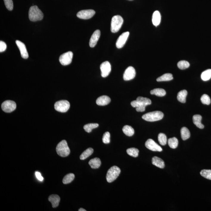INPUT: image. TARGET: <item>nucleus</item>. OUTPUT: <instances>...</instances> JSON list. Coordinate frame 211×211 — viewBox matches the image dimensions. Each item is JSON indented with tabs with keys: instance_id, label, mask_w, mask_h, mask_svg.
I'll return each mask as SVG.
<instances>
[{
	"instance_id": "obj_36",
	"label": "nucleus",
	"mask_w": 211,
	"mask_h": 211,
	"mask_svg": "<svg viewBox=\"0 0 211 211\" xmlns=\"http://www.w3.org/2000/svg\"><path fill=\"white\" fill-rule=\"evenodd\" d=\"M201 100L202 103L204 105H209L211 103L210 97L207 94H204L202 95L201 98Z\"/></svg>"
},
{
	"instance_id": "obj_34",
	"label": "nucleus",
	"mask_w": 211,
	"mask_h": 211,
	"mask_svg": "<svg viewBox=\"0 0 211 211\" xmlns=\"http://www.w3.org/2000/svg\"><path fill=\"white\" fill-rule=\"evenodd\" d=\"M158 140L159 144L162 145H165L167 144V138L166 136L162 133H160L158 136Z\"/></svg>"
},
{
	"instance_id": "obj_14",
	"label": "nucleus",
	"mask_w": 211,
	"mask_h": 211,
	"mask_svg": "<svg viewBox=\"0 0 211 211\" xmlns=\"http://www.w3.org/2000/svg\"><path fill=\"white\" fill-rule=\"evenodd\" d=\"M129 32H123L118 38L116 43L117 47L118 49L122 48L124 46L129 36Z\"/></svg>"
},
{
	"instance_id": "obj_18",
	"label": "nucleus",
	"mask_w": 211,
	"mask_h": 211,
	"mask_svg": "<svg viewBox=\"0 0 211 211\" xmlns=\"http://www.w3.org/2000/svg\"><path fill=\"white\" fill-rule=\"evenodd\" d=\"M48 200L52 204L53 208H55L58 207L60 201V198L57 195L53 194L49 197Z\"/></svg>"
},
{
	"instance_id": "obj_24",
	"label": "nucleus",
	"mask_w": 211,
	"mask_h": 211,
	"mask_svg": "<svg viewBox=\"0 0 211 211\" xmlns=\"http://www.w3.org/2000/svg\"><path fill=\"white\" fill-rule=\"evenodd\" d=\"M122 131L125 135L128 136H131L134 135V129L131 126L125 125L123 128Z\"/></svg>"
},
{
	"instance_id": "obj_21",
	"label": "nucleus",
	"mask_w": 211,
	"mask_h": 211,
	"mask_svg": "<svg viewBox=\"0 0 211 211\" xmlns=\"http://www.w3.org/2000/svg\"><path fill=\"white\" fill-rule=\"evenodd\" d=\"M152 164L153 165L158 167L161 169H163L165 167V163L164 161L161 158L157 156H154L152 158Z\"/></svg>"
},
{
	"instance_id": "obj_3",
	"label": "nucleus",
	"mask_w": 211,
	"mask_h": 211,
	"mask_svg": "<svg viewBox=\"0 0 211 211\" xmlns=\"http://www.w3.org/2000/svg\"><path fill=\"white\" fill-rule=\"evenodd\" d=\"M164 114L160 111H154L147 113L143 115L142 118L148 122H154L161 120L164 117Z\"/></svg>"
},
{
	"instance_id": "obj_29",
	"label": "nucleus",
	"mask_w": 211,
	"mask_h": 211,
	"mask_svg": "<svg viewBox=\"0 0 211 211\" xmlns=\"http://www.w3.org/2000/svg\"><path fill=\"white\" fill-rule=\"evenodd\" d=\"M168 145L172 149H176L178 145V140L176 137L170 138L168 141Z\"/></svg>"
},
{
	"instance_id": "obj_15",
	"label": "nucleus",
	"mask_w": 211,
	"mask_h": 211,
	"mask_svg": "<svg viewBox=\"0 0 211 211\" xmlns=\"http://www.w3.org/2000/svg\"><path fill=\"white\" fill-rule=\"evenodd\" d=\"M16 44L20 50L21 56L22 58L24 59L28 58L29 55L24 44L23 42L19 41H16Z\"/></svg>"
},
{
	"instance_id": "obj_27",
	"label": "nucleus",
	"mask_w": 211,
	"mask_h": 211,
	"mask_svg": "<svg viewBox=\"0 0 211 211\" xmlns=\"http://www.w3.org/2000/svg\"><path fill=\"white\" fill-rule=\"evenodd\" d=\"M93 152L94 149L92 148H88L80 155V159H81V160H84V159H86V158L91 156Z\"/></svg>"
},
{
	"instance_id": "obj_23",
	"label": "nucleus",
	"mask_w": 211,
	"mask_h": 211,
	"mask_svg": "<svg viewBox=\"0 0 211 211\" xmlns=\"http://www.w3.org/2000/svg\"><path fill=\"white\" fill-rule=\"evenodd\" d=\"M187 94V91L186 90H182L178 93L177 95V99L180 102L184 103L186 101V97Z\"/></svg>"
},
{
	"instance_id": "obj_42",
	"label": "nucleus",
	"mask_w": 211,
	"mask_h": 211,
	"mask_svg": "<svg viewBox=\"0 0 211 211\" xmlns=\"http://www.w3.org/2000/svg\"><path fill=\"white\" fill-rule=\"evenodd\" d=\"M145 106H141L136 108V110L138 112H143L145 111Z\"/></svg>"
},
{
	"instance_id": "obj_43",
	"label": "nucleus",
	"mask_w": 211,
	"mask_h": 211,
	"mask_svg": "<svg viewBox=\"0 0 211 211\" xmlns=\"http://www.w3.org/2000/svg\"><path fill=\"white\" fill-rule=\"evenodd\" d=\"M79 211H86V210L83 209V208H81L79 210Z\"/></svg>"
},
{
	"instance_id": "obj_32",
	"label": "nucleus",
	"mask_w": 211,
	"mask_h": 211,
	"mask_svg": "<svg viewBox=\"0 0 211 211\" xmlns=\"http://www.w3.org/2000/svg\"><path fill=\"white\" fill-rule=\"evenodd\" d=\"M201 78L203 81H207L210 80L211 78V69L205 70L201 75Z\"/></svg>"
},
{
	"instance_id": "obj_17",
	"label": "nucleus",
	"mask_w": 211,
	"mask_h": 211,
	"mask_svg": "<svg viewBox=\"0 0 211 211\" xmlns=\"http://www.w3.org/2000/svg\"><path fill=\"white\" fill-rule=\"evenodd\" d=\"M111 102V99L106 95H103L98 98L96 100V103L99 106L108 105Z\"/></svg>"
},
{
	"instance_id": "obj_13",
	"label": "nucleus",
	"mask_w": 211,
	"mask_h": 211,
	"mask_svg": "<svg viewBox=\"0 0 211 211\" xmlns=\"http://www.w3.org/2000/svg\"><path fill=\"white\" fill-rule=\"evenodd\" d=\"M136 71L133 66H130L127 68L123 75V79L125 81H129L135 78Z\"/></svg>"
},
{
	"instance_id": "obj_5",
	"label": "nucleus",
	"mask_w": 211,
	"mask_h": 211,
	"mask_svg": "<svg viewBox=\"0 0 211 211\" xmlns=\"http://www.w3.org/2000/svg\"><path fill=\"white\" fill-rule=\"evenodd\" d=\"M124 22V20L120 15L114 16L111 21V31L113 33H115L121 28Z\"/></svg>"
},
{
	"instance_id": "obj_35",
	"label": "nucleus",
	"mask_w": 211,
	"mask_h": 211,
	"mask_svg": "<svg viewBox=\"0 0 211 211\" xmlns=\"http://www.w3.org/2000/svg\"><path fill=\"white\" fill-rule=\"evenodd\" d=\"M190 66L189 62L184 60L179 61L178 63V66L181 70H184L188 68Z\"/></svg>"
},
{
	"instance_id": "obj_37",
	"label": "nucleus",
	"mask_w": 211,
	"mask_h": 211,
	"mask_svg": "<svg viewBox=\"0 0 211 211\" xmlns=\"http://www.w3.org/2000/svg\"><path fill=\"white\" fill-rule=\"evenodd\" d=\"M201 175L204 178L211 180V170L204 169L201 171Z\"/></svg>"
},
{
	"instance_id": "obj_38",
	"label": "nucleus",
	"mask_w": 211,
	"mask_h": 211,
	"mask_svg": "<svg viewBox=\"0 0 211 211\" xmlns=\"http://www.w3.org/2000/svg\"><path fill=\"white\" fill-rule=\"evenodd\" d=\"M5 5L7 9L12 11L13 8V4L12 0H4Z\"/></svg>"
},
{
	"instance_id": "obj_7",
	"label": "nucleus",
	"mask_w": 211,
	"mask_h": 211,
	"mask_svg": "<svg viewBox=\"0 0 211 211\" xmlns=\"http://www.w3.org/2000/svg\"><path fill=\"white\" fill-rule=\"evenodd\" d=\"M151 104V100L148 98L139 97L136 100L132 101L131 104L134 108H137L141 106H146Z\"/></svg>"
},
{
	"instance_id": "obj_28",
	"label": "nucleus",
	"mask_w": 211,
	"mask_h": 211,
	"mask_svg": "<svg viewBox=\"0 0 211 211\" xmlns=\"http://www.w3.org/2000/svg\"><path fill=\"white\" fill-rule=\"evenodd\" d=\"M152 95H155L159 97H163L166 95V91L164 89H153L150 91Z\"/></svg>"
},
{
	"instance_id": "obj_39",
	"label": "nucleus",
	"mask_w": 211,
	"mask_h": 211,
	"mask_svg": "<svg viewBox=\"0 0 211 211\" xmlns=\"http://www.w3.org/2000/svg\"><path fill=\"white\" fill-rule=\"evenodd\" d=\"M110 135L109 132H106L104 134L103 137V142L105 144H109L110 141Z\"/></svg>"
},
{
	"instance_id": "obj_11",
	"label": "nucleus",
	"mask_w": 211,
	"mask_h": 211,
	"mask_svg": "<svg viewBox=\"0 0 211 211\" xmlns=\"http://www.w3.org/2000/svg\"><path fill=\"white\" fill-rule=\"evenodd\" d=\"M145 146L148 149L153 151H162V149L161 147L151 139H149L147 140L145 142Z\"/></svg>"
},
{
	"instance_id": "obj_25",
	"label": "nucleus",
	"mask_w": 211,
	"mask_h": 211,
	"mask_svg": "<svg viewBox=\"0 0 211 211\" xmlns=\"http://www.w3.org/2000/svg\"><path fill=\"white\" fill-rule=\"evenodd\" d=\"M181 134L182 140H185L190 137V134L189 130L186 127L182 128L181 130Z\"/></svg>"
},
{
	"instance_id": "obj_40",
	"label": "nucleus",
	"mask_w": 211,
	"mask_h": 211,
	"mask_svg": "<svg viewBox=\"0 0 211 211\" xmlns=\"http://www.w3.org/2000/svg\"><path fill=\"white\" fill-rule=\"evenodd\" d=\"M7 46L4 42L3 41H0V52H2L5 51Z\"/></svg>"
},
{
	"instance_id": "obj_30",
	"label": "nucleus",
	"mask_w": 211,
	"mask_h": 211,
	"mask_svg": "<svg viewBox=\"0 0 211 211\" xmlns=\"http://www.w3.org/2000/svg\"><path fill=\"white\" fill-rule=\"evenodd\" d=\"M97 123H90L84 125V129L87 133H90L93 129L96 128L99 126Z\"/></svg>"
},
{
	"instance_id": "obj_12",
	"label": "nucleus",
	"mask_w": 211,
	"mask_h": 211,
	"mask_svg": "<svg viewBox=\"0 0 211 211\" xmlns=\"http://www.w3.org/2000/svg\"><path fill=\"white\" fill-rule=\"evenodd\" d=\"M100 69L102 77H107L111 71V66L110 63L108 61L103 63L100 65Z\"/></svg>"
},
{
	"instance_id": "obj_2",
	"label": "nucleus",
	"mask_w": 211,
	"mask_h": 211,
	"mask_svg": "<svg viewBox=\"0 0 211 211\" xmlns=\"http://www.w3.org/2000/svg\"><path fill=\"white\" fill-rule=\"evenodd\" d=\"M56 152L60 156L65 157L69 155L70 151L67 142L63 140L59 143L56 148Z\"/></svg>"
},
{
	"instance_id": "obj_22",
	"label": "nucleus",
	"mask_w": 211,
	"mask_h": 211,
	"mask_svg": "<svg viewBox=\"0 0 211 211\" xmlns=\"http://www.w3.org/2000/svg\"><path fill=\"white\" fill-rule=\"evenodd\" d=\"M89 164L92 169H98L101 165V161L100 158H95L91 159L89 161Z\"/></svg>"
},
{
	"instance_id": "obj_6",
	"label": "nucleus",
	"mask_w": 211,
	"mask_h": 211,
	"mask_svg": "<svg viewBox=\"0 0 211 211\" xmlns=\"http://www.w3.org/2000/svg\"><path fill=\"white\" fill-rule=\"evenodd\" d=\"M70 107V103L66 100H60L55 104V110L60 112H66L69 110Z\"/></svg>"
},
{
	"instance_id": "obj_31",
	"label": "nucleus",
	"mask_w": 211,
	"mask_h": 211,
	"mask_svg": "<svg viewBox=\"0 0 211 211\" xmlns=\"http://www.w3.org/2000/svg\"><path fill=\"white\" fill-rule=\"evenodd\" d=\"M75 178V174H72V173H70L64 177L63 179V183L64 184H69L74 180Z\"/></svg>"
},
{
	"instance_id": "obj_20",
	"label": "nucleus",
	"mask_w": 211,
	"mask_h": 211,
	"mask_svg": "<svg viewBox=\"0 0 211 211\" xmlns=\"http://www.w3.org/2000/svg\"><path fill=\"white\" fill-rule=\"evenodd\" d=\"M161 15L160 13L158 11H156L153 15L152 22L153 24L156 26H158L161 22Z\"/></svg>"
},
{
	"instance_id": "obj_33",
	"label": "nucleus",
	"mask_w": 211,
	"mask_h": 211,
	"mask_svg": "<svg viewBox=\"0 0 211 211\" xmlns=\"http://www.w3.org/2000/svg\"><path fill=\"white\" fill-rule=\"evenodd\" d=\"M127 153L131 156L137 157L139 155V150L135 148H131L127 150Z\"/></svg>"
},
{
	"instance_id": "obj_4",
	"label": "nucleus",
	"mask_w": 211,
	"mask_h": 211,
	"mask_svg": "<svg viewBox=\"0 0 211 211\" xmlns=\"http://www.w3.org/2000/svg\"><path fill=\"white\" fill-rule=\"evenodd\" d=\"M120 169L116 166L112 167L108 171L106 178L107 181L108 183H111L115 181L118 178L120 174Z\"/></svg>"
},
{
	"instance_id": "obj_9",
	"label": "nucleus",
	"mask_w": 211,
	"mask_h": 211,
	"mask_svg": "<svg viewBox=\"0 0 211 211\" xmlns=\"http://www.w3.org/2000/svg\"><path fill=\"white\" fill-rule=\"evenodd\" d=\"M1 108L6 113H11L15 110L16 104L12 100H6L2 103Z\"/></svg>"
},
{
	"instance_id": "obj_16",
	"label": "nucleus",
	"mask_w": 211,
	"mask_h": 211,
	"mask_svg": "<svg viewBox=\"0 0 211 211\" xmlns=\"http://www.w3.org/2000/svg\"><path fill=\"white\" fill-rule=\"evenodd\" d=\"M100 30H97L94 31L93 34L91 35L89 41V45L90 47H94L96 46L98 41L100 39Z\"/></svg>"
},
{
	"instance_id": "obj_8",
	"label": "nucleus",
	"mask_w": 211,
	"mask_h": 211,
	"mask_svg": "<svg viewBox=\"0 0 211 211\" xmlns=\"http://www.w3.org/2000/svg\"><path fill=\"white\" fill-rule=\"evenodd\" d=\"M73 54L71 51L65 53L61 55L59 58L60 63L63 65H67L71 63Z\"/></svg>"
},
{
	"instance_id": "obj_26",
	"label": "nucleus",
	"mask_w": 211,
	"mask_h": 211,
	"mask_svg": "<svg viewBox=\"0 0 211 211\" xmlns=\"http://www.w3.org/2000/svg\"><path fill=\"white\" fill-rule=\"evenodd\" d=\"M173 77L171 74L167 73L164 74L161 76L159 77L157 79V81L158 82L161 81H169L173 80Z\"/></svg>"
},
{
	"instance_id": "obj_19",
	"label": "nucleus",
	"mask_w": 211,
	"mask_h": 211,
	"mask_svg": "<svg viewBox=\"0 0 211 211\" xmlns=\"http://www.w3.org/2000/svg\"><path fill=\"white\" fill-rule=\"evenodd\" d=\"M202 117L199 115H195L193 117V122L195 125L200 129H203L204 128V125L202 124Z\"/></svg>"
},
{
	"instance_id": "obj_1",
	"label": "nucleus",
	"mask_w": 211,
	"mask_h": 211,
	"mask_svg": "<svg viewBox=\"0 0 211 211\" xmlns=\"http://www.w3.org/2000/svg\"><path fill=\"white\" fill-rule=\"evenodd\" d=\"M43 13L36 6H31L29 12L30 20L33 22L41 21L43 18Z\"/></svg>"
},
{
	"instance_id": "obj_41",
	"label": "nucleus",
	"mask_w": 211,
	"mask_h": 211,
	"mask_svg": "<svg viewBox=\"0 0 211 211\" xmlns=\"http://www.w3.org/2000/svg\"><path fill=\"white\" fill-rule=\"evenodd\" d=\"M35 175H36V177L37 178V179H38L40 181H42L43 180L44 178L43 177L41 176V173L38 172H36L35 173Z\"/></svg>"
},
{
	"instance_id": "obj_10",
	"label": "nucleus",
	"mask_w": 211,
	"mask_h": 211,
	"mask_svg": "<svg viewBox=\"0 0 211 211\" xmlns=\"http://www.w3.org/2000/svg\"><path fill=\"white\" fill-rule=\"evenodd\" d=\"M95 13V11L94 10H83L78 12L77 16L79 18L82 19H89L93 17Z\"/></svg>"
}]
</instances>
